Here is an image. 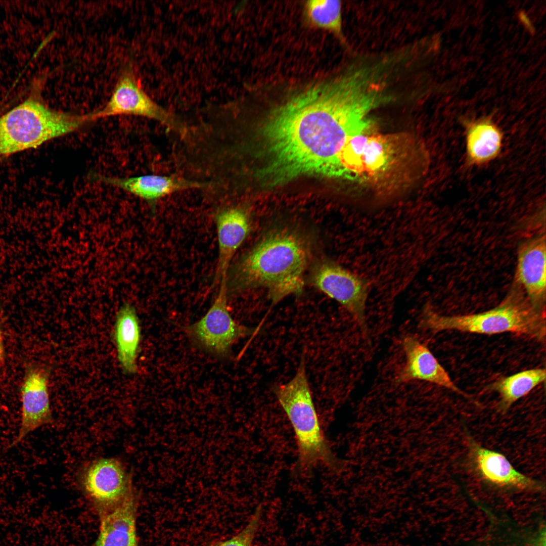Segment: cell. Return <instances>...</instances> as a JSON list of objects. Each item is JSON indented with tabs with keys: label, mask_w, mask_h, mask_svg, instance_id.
Instances as JSON below:
<instances>
[{
	"label": "cell",
	"mask_w": 546,
	"mask_h": 546,
	"mask_svg": "<svg viewBox=\"0 0 546 546\" xmlns=\"http://www.w3.org/2000/svg\"><path fill=\"white\" fill-rule=\"evenodd\" d=\"M282 92L260 131L261 171L278 186L301 176L330 178L348 140L372 129L370 114L386 103L373 78L349 66Z\"/></svg>",
	"instance_id": "cell-1"
},
{
	"label": "cell",
	"mask_w": 546,
	"mask_h": 546,
	"mask_svg": "<svg viewBox=\"0 0 546 546\" xmlns=\"http://www.w3.org/2000/svg\"><path fill=\"white\" fill-rule=\"evenodd\" d=\"M312 234L295 222L269 226L235 263L226 275L228 295L249 289L263 288L271 303L299 295L305 274L315 256Z\"/></svg>",
	"instance_id": "cell-2"
},
{
	"label": "cell",
	"mask_w": 546,
	"mask_h": 546,
	"mask_svg": "<svg viewBox=\"0 0 546 546\" xmlns=\"http://www.w3.org/2000/svg\"><path fill=\"white\" fill-rule=\"evenodd\" d=\"M417 141L408 133H380L373 128L350 138L337 157L330 176L391 189L408 182L422 157Z\"/></svg>",
	"instance_id": "cell-3"
},
{
	"label": "cell",
	"mask_w": 546,
	"mask_h": 546,
	"mask_svg": "<svg viewBox=\"0 0 546 546\" xmlns=\"http://www.w3.org/2000/svg\"><path fill=\"white\" fill-rule=\"evenodd\" d=\"M92 121L90 113L78 115L53 109L32 95L0 117V156L36 148Z\"/></svg>",
	"instance_id": "cell-4"
},
{
	"label": "cell",
	"mask_w": 546,
	"mask_h": 546,
	"mask_svg": "<svg viewBox=\"0 0 546 546\" xmlns=\"http://www.w3.org/2000/svg\"><path fill=\"white\" fill-rule=\"evenodd\" d=\"M422 320L423 326L434 332L455 330L485 335L511 332L541 341L545 336L541 311L518 291L510 293L496 307L476 314L444 316L426 306Z\"/></svg>",
	"instance_id": "cell-5"
},
{
	"label": "cell",
	"mask_w": 546,
	"mask_h": 546,
	"mask_svg": "<svg viewBox=\"0 0 546 546\" xmlns=\"http://www.w3.org/2000/svg\"><path fill=\"white\" fill-rule=\"evenodd\" d=\"M275 392L294 431L299 466L307 468L321 463L335 467L336 460L326 440L314 406L303 356L292 379L276 386Z\"/></svg>",
	"instance_id": "cell-6"
},
{
	"label": "cell",
	"mask_w": 546,
	"mask_h": 546,
	"mask_svg": "<svg viewBox=\"0 0 546 546\" xmlns=\"http://www.w3.org/2000/svg\"><path fill=\"white\" fill-rule=\"evenodd\" d=\"M90 114L93 121L116 115L141 116L156 121L182 135L186 133V128L179 118L146 93L130 64L122 70L106 105Z\"/></svg>",
	"instance_id": "cell-7"
},
{
	"label": "cell",
	"mask_w": 546,
	"mask_h": 546,
	"mask_svg": "<svg viewBox=\"0 0 546 546\" xmlns=\"http://www.w3.org/2000/svg\"><path fill=\"white\" fill-rule=\"evenodd\" d=\"M309 270L310 283L345 308L366 333L368 280L326 256L314 257Z\"/></svg>",
	"instance_id": "cell-8"
},
{
	"label": "cell",
	"mask_w": 546,
	"mask_h": 546,
	"mask_svg": "<svg viewBox=\"0 0 546 546\" xmlns=\"http://www.w3.org/2000/svg\"><path fill=\"white\" fill-rule=\"evenodd\" d=\"M218 294L206 314L188 328L192 340L199 347L219 356H225L237 340L254 335L251 329L237 323L229 313L225 279L219 283Z\"/></svg>",
	"instance_id": "cell-9"
},
{
	"label": "cell",
	"mask_w": 546,
	"mask_h": 546,
	"mask_svg": "<svg viewBox=\"0 0 546 546\" xmlns=\"http://www.w3.org/2000/svg\"><path fill=\"white\" fill-rule=\"evenodd\" d=\"M82 489L100 511L111 508L134 494L125 467L115 458L90 462L80 475Z\"/></svg>",
	"instance_id": "cell-10"
},
{
	"label": "cell",
	"mask_w": 546,
	"mask_h": 546,
	"mask_svg": "<svg viewBox=\"0 0 546 546\" xmlns=\"http://www.w3.org/2000/svg\"><path fill=\"white\" fill-rule=\"evenodd\" d=\"M21 421L16 438L10 446L21 442L30 433L51 424L52 414L46 371L38 366H29L26 371L21 389Z\"/></svg>",
	"instance_id": "cell-11"
},
{
	"label": "cell",
	"mask_w": 546,
	"mask_h": 546,
	"mask_svg": "<svg viewBox=\"0 0 546 546\" xmlns=\"http://www.w3.org/2000/svg\"><path fill=\"white\" fill-rule=\"evenodd\" d=\"M218 256L214 280L218 283L226 278L233 257L247 237L251 227L247 210L239 206L225 207L215 217Z\"/></svg>",
	"instance_id": "cell-12"
},
{
	"label": "cell",
	"mask_w": 546,
	"mask_h": 546,
	"mask_svg": "<svg viewBox=\"0 0 546 546\" xmlns=\"http://www.w3.org/2000/svg\"><path fill=\"white\" fill-rule=\"evenodd\" d=\"M92 178L116 187L144 200L154 202L175 193L207 187L209 183L175 175L147 174L129 177L93 174Z\"/></svg>",
	"instance_id": "cell-13"
},
{
	"label": "cell",
	"mask_w": 546,
	"mask_h": 546,
	"mask_svg": "<svg viewBox=\"0 0 546 546\" xmlns=\"http://www.w3.org/2000/svg\"><path fill=\"white\" fill-rule=\"evenodd\" d=\"M545 263L544 235L531 239L521 246L518 255L517 281L530 303L539 310L545 297Z\"/></svg>",
	"instance_id": "cell-14"
},
{
	"label": "cell",
	"mask_w": 546,
	"mask_h": 546,
	"mask_svg": "<svg viewBox=\"0 0 546 546\" xmlns=\"http://www.w3.org/2000/svg\"><path fill=\"white\" fill-rule=\"evenodd\" d=\"M402 344L406 362L398 377V381H425L466 396L425 344L411 336L404 338Z\"/></svg>",
	"instance_id": "cell-15"
},
{
	"label": "cell",
	"mask_w": 546,
	"mask_h": 546,
	"mask_svg": "<svg viewBox=\"0 0 546 546\" xmlns=\"http://www.w3.org/2000/svg\"><path fill=\"white\" fill-rule=\"evenodd\" d=\"M100 513L95 546H138L137 502L134 494Z\"/></svg>",
	"instance_id": "cell-16"
},
{
	"label": "cell",
	"mask_w": 546,
	"mask_h": 546,
	"mask_svg": "<svg viewBox=\"0 0 546 546\" xmlns=\"http://www.w3.org/2000/svg\"><path fill=\"white\" fill-rule=\"evenodd\" d=\"M472 456L475 467L486 481L501 486L541 489V483L517 471L503 454L472 441Z\"/></svg>",
	"instance_id": "cell-17"
},
{
	"label": "cell",
	"mask_w": 546,
	"mask_h": 546,
	"mask_svg": "<svg viewBox=\"0 0 546 546\" xmlns=\"http://www.w3.org/2000/svg\"><path fill=\"white\" fill-rule=\"evenodd\" d=\"M114 336L118 359L122 369L127 374L135 373L141 332L136 310L131 304L126 303L119 308L116 317Z\"/></svg>",
	"instance_id": "cell-18"
},
{
	"label": "cell",
	"mask_w": 546,
	"mask_h": 546,
	"mask_svg": "<svg viewBox=\"0 0 546 546\" xmlns=\"http://www.w3.org/2000/svg\"><path fill=\"white\" fill-rule=\"evenodd\" d=\"M545 378L544 369H533L498 379L488 388L499 394V408L506 412L517 400L544 382Z\"/></svg>",
	"instance_id": "cell-19"
},
{
	"label": "cell",
	"mask_w": 546,
	"mask_h": 546,
	"mask_svg": "<svg viewBox=\"0 0 546 546\" xmlns=\"http://www.w3.org/2000/svg\"><path fill=\"white\" fill-rule=\"evenodd\" d=\"M467 150L471 162L481 163L496 156L502 146L499 130L489 121L474 123L469 126L466 138Z\"/></svg>",
	"instance_id": "cell-20"
},
{
	"label": "cell",
	"mask_w": 546,
	"mask_h": 546,
	"mask_svg": "<svg viewBox=\"0 0 546 546\" xmlns=\"http://www.w3.org/2000/svg\"><path fill=\"white\" fill-rule=\"evenodd\" d=\"M304 16L311 27L328 31L347 47L342 26V4L339 1L310 0L304 5Z\"/></svg>",
	"instance_id": "cell-21"
},
{
	"label": "cell",
	"mask_w": 546,
	"mask_h": 546,
	"mask_svg": "<svg viewBox=\"0 0 546 546\" xmlns=\"http://www.w3.org/2000/svg\"><path fill=\"white\" fill-rule=\"evenodd\" d=\"M261 516V507L258 506L248 522L238 533L229 538L215 541L209 546H252Z\"/></svg>",
	"instance_id": "cell-22"
},
{
	"label": "cell",
	"mask_w": 546,
	"mask_h": 546,
	"mask_svg": "<svg viewBox=\"0 0 546 546\" xmlns=\"http://www.w3.org/2000/svg\"><path fill=\"white\" fill-rule=\"evenodd\" d=\"M4 354V340L2 328L0 326V361H1Z\"/></svg>",
	"instance_id": "cell-23"
}]
</instances>
